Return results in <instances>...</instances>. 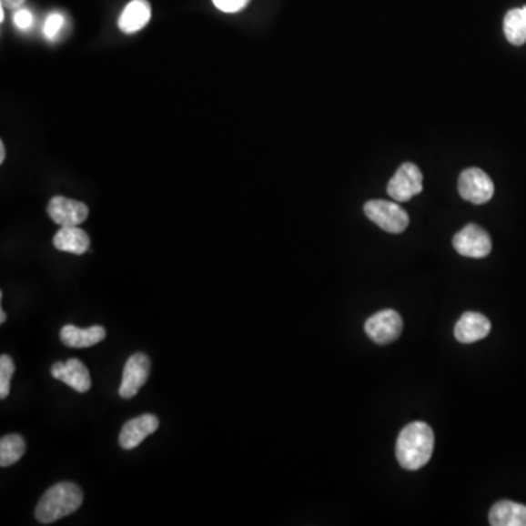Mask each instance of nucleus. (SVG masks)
Masks as SVG:
<instances>
[{
  "label": "nucleus",
  "instance_id": "obj_1",
  "mask_svg": "<svg viewBox=\"0 0 526 526\" xmlns=\"http://www.w3.org/2000/svg\"><path fill=\"white\" fill-rule=\"evenodd\" d=\"M433 449L434 434L429 424L421 421L408 424L398 436V462L404 470H420L430 460Z\"/></svg>",
  "mask_w": 526,
  "mask_h": 526
},
{
  "label": "nucleus",
  "instance_id": "obj_2",
  "mask_svg": "<svg viewBox=\"0 0 526 526\" xmlns=\"http://www.w3.org/2000/svg\"><path fill=\"white\" fill-rule=\"evenodd\" d=\"M84 494L74 482H59L56 486L43 494L37 508H35V518L40 523H53L72 515L81 508Z\"/></svg>",
  "mask_w": 526,
  "mask_h": 526
},
{
  "label": "nucleus",
  "instance_id": "obj_3",
  "mask_svg": "<svg viewBox=\"0 0 526 526\" xmlns=\"http://www.w3.org/2000/svg\"><path fill=\"white\" fill-rule=\"evenodd\" d=\"M367 218L388 233L400 234L407 230L408 214L397 202L388 200H370L364 205Z\"/></svg>",
  "mask_w": 526,
  "mask_h": 526
},
{
  "label": "nucleus",
  "instance_id": "obj_4",
  "mask_svg": "<svg viewBox=\"0 0 526 526\" xmlns=\"http://www.w3.org/2000/svg\"><path fill=\"white\" fill-rule=\"evenodd\" d=\"M458 189L463 199L470 204L482 205L493 197L494 183L480 168H467L460 173Z\"/></svg>",
  "mask_w": 526,
  "mask_h": 526
},
{
  "label": "nucleus",
  "instance_id": "obj_5",
  "mask_svg": "<svg viewBox=\"0 0 526 526\" xmlns=\"http://www.w3.org/2000/svg\"><path fill=\"white\" fill-rule=\"evenodd\" d=\"M423 190V173L412 163H405L398 168L388 185V195L397 202H408Z\"/></svg>",
  "mask_w": 526,
  "mask_h": 526
},
{
  "label": "nucleus",
  "instance_id": "obj_6",
  "mask_svg": "<svg viewBox=\"0 0 526 526\" xmlns=\"http://www.w3.org/2000/svg\"><path fill=\"white\" fill-rule=\"evenodd\" d=\"M402 328H404V323L400 313L395 310H382L367 319L364 329L371 341L379 345H386L400 337Z\"/></svg>",
  "mask_w": 526,
  "mask_h": 526
},
{
  "label": "nucleus",
  "instance_id": "obj_7",
  "mask_svg": "<svg viewBox=\"0 0 526 526\" xmlns=\"http://www.w3.org/2000/svg\"><path fill=\"white\" fill-rule=\"evenodd\" d=\"M151 361L148 356L137 352L127 359L123 369L122 383H120L119 395L123 400H130L137 397L142 386L148 382Z\"/></svg>",
  "mask_w": 526,
  "mask_h": 526
},
{
  "label": "nucleus",
  "instance_id": "obj_8",
  "mask_svg": "<svg viewBox=\"0 0 526 526\" xmlns=\"http://www.w3.org/2000/svg\"><path fill=\"white\" fill-rule=\"evenodd\" d=\"M453 248L460 255L481 259L491 252V238L481 227L468 224L460 233L455 234Z\"/></svg>",
  "mask_w": 526,
  "mask_h": 526
},
{
  "label": "nucleus",
  "instance_id": "obj_9",
  "mask_svg": "<svg viewBox=\"0 0 526 526\" xmlns=\"http://www.w3.org/2000/svg\"><path fill=\"white\" fill-rule=\"evenodd\" d=\"M47 214L53 223L62 227L79 226L89 216V209L84 202L69 199L65 197H55L50 199Z\"/></svg>",
  "mask_w": 526,
  "mask_h": 526
},
{
  "label": "nucleus",
  "instance_id": "obj_10",
  "mask_svg": "<svg viewBox=\"0 0 526 526\" xmlns=\"http://www.w3.org/2000/svg\"><path fill=\"white\" fill-rule=\"evenodd\" d=\"M160 427V420L156 415L144 414L130 420L120 431L119 443L125 450H132L141 445L145 439L156 433Z\"/></svg>",
  "mask_w": 526,
  "mask_h": 526
},
{
  "label": "nucleus",
  "instance_id": "obj_11",
  "mask_svg": "<svg viewBox=\"0 0 526 526\" xmlns=\"http://www.w3.org/2000/svg\"><path fill=\"white\" fill-rule=\"evenodd\" d=\"M52 376L60 382L71 386L72 389L79 393H86L91 389V376L86 364L76 359H67L66 363L57 361L52 366Z\"/></svg>",
  "mask_w": 526,
  "mask_h": 526
},
{
  "label": "nucleus",
  "instance_id": "obj_12",
  "mask_svg": "<svg viewBox=\"0 0 526 526\" xmlns=\"http://www.w3.org/2000/svg\"><path fill=\"white\" fill-rule=\"evenodd\" d=\"M490 329L491 323L486 316L475 311H467L456 323L455 338L462 344H472L484 339L490 334Z\"/></svg>",
  "mask_w": 526,
  "mask_h": 526
},
{
  "label": "nucleus",
  "instance_id": "obj_13",
  "mask_svg": "<svg viewBox=\"0 0 526 526\" xmlns=\"http://www.w3.org/2000/svg\"><path fill=\"white\" fill-rule=\"evenodd\" d=\"M149 19H151V5L148 0H130L119 18L120 31L125 34L137 33L147 26Z\"/></svg>",
  "mask_w": 526,
  "mask_h": 526
},
{
  "label": "nucleus",
  "instance_id": "obj_14",
  "mask_svg": "<svg viewBox=\"0 0 526 526\" xmlns=\"http://www.w3.org/2000/svg\"><path fill=\"white\" fill-rule=\"evenodd\" d=\"M106 329L103 327H91L88 329L66 325L60 330V339L69 349H88L94 345L100 344L106 339Z\"/></svg>",
  "mask_w": 526,
  "mask_h": 526
},
{
  "label": "nucleus",
  "instance_id": "obj_15",
  "mask_svg": "<svg viewBox=\"0 0 526 526\" xmlns=\"http://www.w3.org/2000/svg\"><path fill=\"white\" fill-rule=\"evenodd\" d=\"M89 245L91 240L88 234L78 226L62 227L53 238V246L60 252L84 255L88 252Z\"/></svg>",
  "mask_w": 526,
  "mask_h": 526
},
{
  "label": "nucleus",
  "instance_id": "obj_16",
  "mask_svg": "<svg viewBox=\"0 0 526 526\" xmlns=\"http://www.w3.org/2000/svg\"><path fill=\"white\" fill-rule=\"evenodd\" d=\"M490 525L526 526V506L515 501H501L490 511Z\"/></svg>",
  "mask_w": 526,
  "mask_h": 526
},
{
  "label": "nucleus",
  "instance_id": "obj_17",
  "mask_svg": "<svg viewBox=\"0 0 526 526\" xmlns=\"http://www.w3.org/2000/svg\"><path fill=\"white\" fill-rule=\"evenodd\" d=\"M504 35L513 46H523L526 43V5L523 8L511 9L504 16Z\"/></svg>",
  "mask_w": 526,
  "mask_h": 526
},
{
  "label": "nucleus",
  "instance_id": "obj_18",
  "mask_svg": "<svg viewBox=\"0 0 526 526\" xmlns=\"http://www.w3.org/2000/svg\"><path fill=\"white\" fill-rule=\"evenodd\" d=\"M25 441L19 434H8L0 440V465L11 467L18 462L25 453Z\"/></svg>",
  "mask_w": 526,
  "mask_h": 526
},
{
  "label": "nucleus",
  "instance_id": "obj_19",
  "mask_svg": "<svg viewBox=\"0 0 526 526\" xmlns=\"http://www.w3.org/2000/svg\"><path fill=\"white\" fill-rule=\"evenodd\" d=\"M14 373H15L14 359L4 354L0 357V398L2 400H6L11 392V380Z\"/></svg>",
  "mask_w": 526,
  "mask_h": 526
},
{
  "label": "nucleus",
  "instance_id": "obj_20",
  "mask_svg": "<svg viewBox=\"0 0 526 526\" xmlns=\"http://www.w3.org/2000/svg\"><path fill=\"white\" fill-rule=\"evenodd\" d=\"M65 18L64 15H60V14H52V15H48V18L46 19L45 23V35L48 38V40H53V38L56 37L59 31L62 30V26H64Z\"/></svg>",
  "mask_w": 526,
  "mask_h": 526
},
{
  "label": "nucleus",
  "instance_id": "obj_21",
  "mask_svg": "<svg viewBox=\"0 0 526 526\" xmlns=\"http://www.w3.org/2000/svg\"><path fill=\"white\" fill-rule=\"evenodd\" d=\"M216 8L226 14H236L243 11L248 6L250 0H212Z\"/></svg>",
  "mask_w": 526,
  "mask_h": 526
},
{
  "label": "nucleus",
  "instance_id": "obj_22",
  "mask_svg": "<svg viewBox=\"0 0 526 526\" xmlns=\"http://www.w3.org/2000/svg\"><path fill=\"white\" fill-rule=\"evenodd\" d=\"M14 21H15V25L21 30H28L33 25V14L28 9H16Z\"/></svg>",
  "mask_w": 526,
  "mask_h": 526
},
{
  "label": "nucleus",
  "instance_id": "obj_23",
  "mask_svg": "<svg viewBox=\"0 0 526 526\" xmlns=\"http://www.w3.org/2000/svg\"><path fill=\"white\" fill-rule=\"evenodd\" d=\"M24 4H25V0H2V6L6 9H12V11L21 8Z\"/></svg>",
  "mask_w": 526,
  "mask_h": 526
},
{
  "label": "nucleus",
  "instance_id": "obj_24",
  "mask_svg": "<svg viewBox=\"0 0 526 526\" xmlns=\"http://www.w3.org/2000/svg\"><path fill=\"white\" fill-rule=\"evenodd\" d=\"M5 158H6V149H5L4 142H0V163H5Z\"/></svg>",
  "mask_w": 526,
  "mask_h": 526
},
{
  "label": "nucleus",
  "instance_id": "obj_25",
  "mask_svg": "<svg viewBox=\"0 0 526 526\" xmlns=\"http://www.w3.org/2000/svg\"><path fill=\"white\" fill-rule=\"evenodd\" d=\"M5 322H6V313H5L4 309H2V310H0V323Z\"/></svg>",
  "mask_w": 526,
  "mask_h": 526
},
{
  "label": "nucleus",
  "instance_id": "obj_26",
  "mask_svg": "<svg viewBox=\"0 0 526 526\" xmlns=\"http://www.w3.org/2000/svg\"><path fill=\"white\" fill-rule=\"evenodd\" d=\"M0 21H2V23H4V21H5V8H4V6H2V9H0Z\"/></svg>",
  "mask_w": 526,
  "mask_h": 526
}]
</instances>
